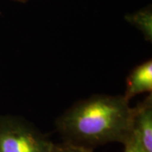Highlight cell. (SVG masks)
<instances>
[{
    "mask_svg": "<svg viewBox=\"0 0 152 152\" xmlns=\"http://www.w3.org/2000/svg\"><path fill=\"white\" fill-rule=\"evenodd\" d=\"M134 107L124 96L93 95L71 106L55 121L64 139L94 149L109 143L124 144L133 133Z\"/></svg>",
    "mask_w": 152,
    "mask_h": 152,
    "instance_id": "obj_1",
    "label": "cell"
},
{
    "mask_svg": "<svg viewBox=\"0 0 152 152\" xmlns=\"http://www.w3.org/2000/svg\"><path fill=\"white\" fill-rule=\"evenodd\" d=\"M53 142L26 119L0 116V152H52Z\"/></svg>",
    "mask_w": 152,
    "mask_h": 152,
    "instance_id": "obj_2",
    "label": "cell"
},
{
    "mask_svg": "<svg viewBox=\"0 0 152 152\" xmlns=\"http://www.w3.org/2000/svg\"><path fill=\"white\" fill-rule=\"evenodd\" d=\"M133 133L145 152H152V95L134 107Z\"/></svg>",
    "mask_w": 152,
    "mask_h": 152,
    "instance_id": "obj_3",
    "label": "cell"
},
{
    "mask_svg": "<svg viewBox=\"0 0 152 152\" xmlns=\"http://www.w3.org/2000/svg\"><path fill=\"white\" fill-rule=\"evenodd\" d=\"M152 91V61L146 60L135 66L126 80V90L123 95L127 101L136 96Z\"/></svg>",
    "mask_w": 152,
    "mask_h": 152,
    "instance_id": "obj_4",
    "label": "cell"
},
{
    "mask_svg": "<svg viewBox=\"0 0 152 152\" xmlns=\"http://www.w3.org/2000/svg\"><path fill=\"white\" fill-rule=\"evenodd\" d=\"M125 20L139 30L143 34L145 39L152 42V8L147 5L134 13L128 14L124 17Z\"/></svg>",
    "mask_w": 152,
    "mask_h": 152,
    "instance_id": "obj_5",
    "label": "cell"
},
{
    "mask_svg": "<svg viewBox=\"0 0 152 152\" xmlns=\"http://www.w3.org/2000/svg\"><path fill=\"white\" fill-rule=\"evenodd\" d=\"M52 152H94V149L82 146L70 142L63 141L59 144H53Z\"/></svg>",
    "mask_w": 152,
    "mask_h": 152,
    "instance_id": "obj_6",
    "label": "cell"
},
{
    "mask_svg": "<svg viewBox=\"0 0 152 152\" xmlns=\"http://www.w3.org/2000/svg\"><path fill=\"white\" fill-rule=\"evenodd\" d=\"M124 145V150L123 152H145L134 133H132L130 137L127 140Z\"/></svg>",
    "mask_w": 152,
    "mask_h": 152,
    "instance_id": "obj_7",
    "label": "cell"
},
{
    "mask_svg": "<svg viewBox=\"0 0 152 152\" xmlns=\"http://www.w3.org/2000/svg\"><path fill=\"white\" fill-rule=\"evenodd\" d=\"M15 1H19V2H26L28 0H15Z\"/></svg>",
    "mask_w": 152,
    "mask_h": 152,
    "instance_id": "obj_8",
    "label": "cell"
}]
</instances>
